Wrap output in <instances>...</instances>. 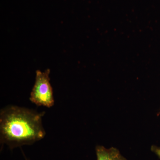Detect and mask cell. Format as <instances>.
I'll list each match as a JSON object with an SVG mask.
<instances>
[{
    "label": "cell",
    "mask_w": 160,
    "mask_h": 160,
    "mask_svg": "<svg viewBox=\"0 0 160 160\" xmlns=\"http://www.w3.org/2000/svg\"><path fill=\"white\" fill-rule=\"evenodd\" d=\"M50 70H37L34 86L30 93L29 100L38 106L50 108L54 104L53 91L50 83Z\"/></svg>",
    "instance_id": "2"
},
{
    "label": "cell",
    "mask_w": 160,
    "mask_h": 160,
    "mask_svg": "<svg viewBox=\"0 0 160 160\" xmlns=\"http://www.w3.org/2000/svg\"><path fill=\"white\" fill-rule=\"evenodd\" d=\"M97 160H128L115 147L106 148L102 146L96 147Z\"/></svg>",
    "instance_id": "3"
},
{
    "label": "cell",
    "mask_w": 160,
    "mask_h": 160,
    "mask_svg": "<svg viewBox=\"0 0 160 160\" xmlns=\"http://www.w3.org/2000/svg\"><path fill=\"white\" fill-rule=\"evenodd\" d=\"M44 114L18 106L4 108L0 114L1 143L13 148L42 139L46 135L42 125Z\"/></svg>",
    "instance_id": "1"
},
{
    "label": "cell",
    "mask_w": 160,
    "mask_h": 160,
    "mask_svg": "<svg viewBox=\"0 0 160 160\" xmlns=\"http://www.w3.org/2000/svg\"><path fill=\"white\" fill-rule=\"evenodd\" d=\"M151 150L160 160V147L155 145H152L151 147Z\"/></svg>",
    "instance_id": "4"
}]
</instances>
